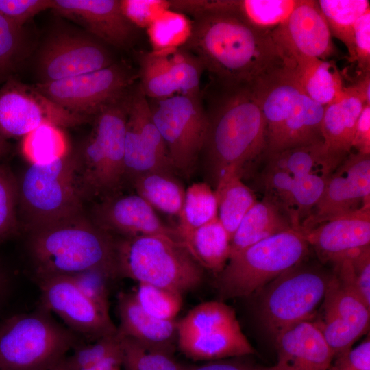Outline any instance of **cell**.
<instances>
[{
  "mask_svg": "<svg viewBox=\"0 0 370 370\" xmlns=\"http://www.w3.org/2000/svg\"><path fill=\"white\" fill-rule=\"evenodd\" d=\"M82 370H123L121 351L114 354L98 364Z\"/></svg>",
  "mask_w": 370,
  "mask_h": 370,
  "instance_id": "54",
  "label": "cell"
},
{
  "mask_svg": "<svg viewBox=\"0 0 370 370\" xmlns=\"http://www.w3.org/2000/svg\"><path fill=\"white\" fill-rule=\"evenodd\" d=\"M324 108L302 90L278 140L264 155L323 142L321 126Z\"/></svg>",
  "mask_w": 370,
  "mask_h": 370,
  "instance_id": "28",
  "label": "cell"
},
{
  "mask_svg": "<svg viewBox=\"0 0 370 370\" xmlns=\"http://www.w3.org/2000/svg\"><path fill=\"white\" fill-rule=\"evenodd\" d=\"M134 295L145 312L160 320H175L182 306L180 294L148 284L138 283Z\"/></svg>",
  "mask_w": 370,
  "mask_h": 370,
  "instance_id": "43",
  "label": "cell"
},
{
  "mask_svg": "<svg viewBox=\"0 0 370 370\" xmlns=\"http://www.w3.org/2000/svg\"><path fill=\"white\" fill-rule=\"evenodd\" d=\"M89 218L113 236L164 235L180 241L176 228L166 225L154 209L136 193H118L99 200L93 206Z\"/></svg>",
  "mask_w": 370,
  "mask_h": 370,
  "instance_id": "19",
  "label": "cell"
},
{
  "mask_svg": "<svg viewBox=\"0 0 370 370\" xmlns=\"http://www.w3.org/2000/svg\"><path fill=\"white\" fill-rule=\"evenodd\" d=\"M51 7L52 0H0V15L23 27L30 18Z\"/></svg>",
  "mask_w": 370,
  "mask_h": 370,
  "instance_id": "48",
  "label": "cell"
},
{
  "mask_svg": "<svg viewBox=\"0 0 370 370\" xmlns=\"http://www.w3.org/2000/svg\"><path fill=\"white\" fill-rule=\"evenodd\" d=\"M126 109L103 107L93 117L89 136L73 152V173L83 201L119 193L125 177Z\"/></svg>",
  "mask_w": 370,
  "mask_h": 370,
  "instance_id": "4",
  "label": "cell"
},
{
  "mask_svg": "<svg viewBox=\"0 0 370 370\" xmlns=\"http://www.w3.org/2000/svg\"><path fill=\"white\" fill-rule=\"evenodd\" d=\"M136 194L153 209L179 216L185 190L173 172L154 171L137 175L130 179Z\"/></svg>",
  "mask_w": 370,
  "mask_h": 370,
  "instance_id": "31",
  "label": "cell"
},
{
  "mask_svg": "<svg viewBox=\"0 0 370 370\" xmlns=\"http://www.w3.org/2000/svg\"><path fill=\"white\" fill-rule=\"evenodd\" d=\"M77 288L101 310L110 314L109 286L114 280L105 271L92 269L69 275Z\"/></svg>",
  "mask_w": 370,
  "mask_h": 370,
  "instance_id": "46",
  "label": "cell"
},
{
  "mask_svg": "<svg viewBox=\"0 0 370 370\" xmlns=\"http://www.w3.org/2000/svg\"><path fill=\"white\" fill-rule=\"evenodd\" d=\"M84 342L38 305L0 320V370H53Z\"/></svg>",
  "mask_w": 370,
  "mask_h": 370,
  "instance_id": "6",
  "label": "cell"
},
{
  "mask_svg": "<svg viewBox=\"0 0 370 370\" xmlns=\"http://www.w3.org/2000/svg\"><path fill=\"white\" fill-rule=\"evenodd\" d=\"M301 233L323 262L334 264L349 251L369 245L370 206L332 218Z\"/></svg>",
  "mask_w": 370,
  "mask_h": 370,
  "instance_id": "23",
  "label": "cell"
},
{
  "mask_svg": "<svg viewBox=\"0 0 370 370\" xmlns=\"http://www.w3.org/2000/svg\"><path fill=\"white\" fill-rule=\"evenodd\" d=\"M121 351L117 333L93 342H84L66 356L53 370H82L92 367Z\"/></svg>",
  "mask_w": 370,
  "mask_h": 370,
  "instance_id": "44",
  "label": "cell"
},
{
  "mask_svg": "<svg viewBox=\"0 0 370 370\" xmlns=\"http://www.w3.org/2000/svg\"><path fill=\"white\" fill-rule=\"evenodd\" d=\"M271 33L294 60L299 57L326 60L335 53L332 35L317 1L300 0L286 21Z\"/></svg>",
  "mask_w": 370,
  "mask_h": 370,
  "instance_id": "21",
  "label": "cell"
},
{
  "mask_svg": "<svg viewBox=\"0 0 370 370\" xmlns=\"http://www.w3.org/2000/svg\"><path fill=\"white\" fill-rule=\"evenodd\" d=\"M21 153L29 164L56 161L71 151L62 127L43 124L23 137Z\"/></svg>",
  "mask_w": 370,
  "mask_h": 370,
  "instance_id": "35",
  "label": "cell"
},
{
  "mask_svg": "<svg viewBox=\"0 0 370 370\" xmlns=\"http://www.w3.org/2000/svg\"><path fill=\"white\" fill-rule=\"evenodd\" d=\"M36 284L40 292L38 305L58 316L84 342H93L117 333V326L110 314L89 299L69 276L53 277Z\"/></svg>",
  "mask_w": 370,
  "mask_h": 370,
  "instance_id": "13",
  "label": "cell"
},
{
  "mask_svg": "<svg viewBox=\"0 0 370 370\" xmlns=\"http://www.w3.org/2000/svg\"><path fill=\"white\" fill-rule=\"evenodd\" d=\"M247 356L233 357L195 366H188L187 370H276L275 366H266L247 358Z\"/></svg>",
  "mask_w": 370,
  "mask_h": 370,
  "instance_id": "51",
  "label": "cell"
},
{
  "mask_svg": "<svg viewBox=\"0 0 370 370\" xmlns=\"http://www.w3.org/2000/svg\"><path fill=\"white\" fill-rule=\"evenodd\" d=\"M179 236L204 269L215 275L223 269L230 258L231 238L218 218Z\"/></svg>",
  "mask_w": 370,
  "mask_h": 370,
  "instance_id": "29",
  "label": "cell"
},
{
  "mask_svg": "<svg viewBox=\"0 0 370 370\" xmlns=\"http://www.w3.org/2000/svg\"><path fill=\"white\" fill-rule=\"evenodd\" d=\"M51 9L116 48H128L134 41L136 27L123 14L120 0H52Z\"/></svg>",
  "mask_w": 370,
  "mask_h": 370,
  "instance_id": "20",
  "label": "cell"
},
{
  "mask_svg": "<svg viewBox=\"0 0 370 370\" xmlns=\"http://www.w3.org/2000/svg\"><path fill=\"white\" fill-rule=\"evenodd\" d=\"M192 21L185 14L167 10L147 28L153 51L171 50L182 47L188 39Z\"/></svg>",
  "mask_w": 370,
  "mask_h": 370,
  "instance_id": "39",
  "label": "cell"
},
{
  "mask_svg": "<svg viewBox=\"0 0 370 370\" xmlns=\"http://www.w3.org/2000/svg\"><path fill=\"white\" fill-rule=\"evenodd\" d=\"M321 312L319 319L313 322L321 332L334 358L350 349L369 328L370 308L334 273L328 282Z\"/></svg>",
  "mask_w": 370,
  "mask_h": 370,
  "instance_id": "17",
  "label": "cell"
},
{
  "mask_svg": "<svg viewBox=\"0 0 370 370\" xmlns=\"http://www.w3.org/2000/svg\"><path fill=\"white\" fill-rule=\"evenodd\" d=\"M198 5L190 35L182 47L199 60L212 84L252 85L295 63L271 32L254 28L238 14L234 1H199Z\"/></svg>",
  "mask_w": 370,
  "mask_h": 370,
  "instance_id": "1",
  "label": "cell"
},
{
  "mask_svg": "<svg viewBox=\"0 0 370 370\" xmlns=\"http://www.w3.org/2000/svg\"><path fill=\"white\" fill-rule=\"evenodd\" d=\"M27 49L23 27L0 15V82L13 77L25 57Z\"/></svg>",
  "mask_w": 370,
  "mask_h": 370,
  "instance_id": "41",
  "label": "cell"
},
{
  "mask_svg": "<svg viewBox=\"0 0 370 370\" xmlns=\"http://www.w3.org/2000/svg\"><path fill=\"white\" fill-rule=\"evenodd\" d=\"M118 336L123 370H187L188 366L176 361L172 355L149 349L134 339Z\"/></svg>",
  "mask_w": 370,
  "mask_h": 370,
  "instance_id": "40",
  "label": "cell"
},
{
  "mask_svg": "<svg viewBox=\"0 0 370 370\" xmlns=\"http://www.w3.org/2000/svg\"><path fill=\"white\" fill-rule=\"evenodd\" d=\"M163 51L166 53L177 93L201 95L199 82L204 68L199 60L182 47Z\"/></svg>",
  "mask_w": 370,
  "mask_h": 370,
  "instance_id": "42",
  "label": "cell"
},
{
  "mask_svg": "<svg viewBox=\"0 0 370 370\" xmlns=\"http://www.w3.org/2000/svg\"><path fill=\"white\" fill-rule=\"evenodd\" d=\"M10 150V145L7 140L0 136V161Z\"/></svg>",
  "mask_w": 370,
  "mask_h": 370,
  "instance_id": "56",
  "label": "cell"
},
{
  "mask_svg": "<svg viewBox=\"0 0 370 370\" xmlns=\"http://www.w3.org/2000/svg\"><path fill=\"white\" fill-rule=\"evenodd\" d=\"M17 177L5 164L0 163V243L18 233Z\"/></svg>",
  "mask_w": 370,
  "mask_h": 370,
  "instance_id": "45",
  "label": "cell"
},
{
  "mask_svg": "<svg viewBox=\"0 0 370 370\" xmlns=\"http://www.w3.org/2000/svg\"><path fill=\"white\" fill-rule=\"evenodd\" d=\"M218 204V219L230 238L243 217L257 201L252 190L236 174L223 177L214 189Z\"/></svg>",
  "mask_w": 370,
  "mask_h": 370,
  "instance_id": "33",
  "label": "cell"
},
{
  "mask_svg": "<svg viewBox=\"0 0 370 370\" xmlns=\"http://www.w3.org/2000/svg\"><path fill=\"white\" fill-rule=\"evenodd\" d=\"M218 218L216 193L206 182H195L185 190L179 214L178 234L198 228Z\"/></svg>",
  "mask_w": 370,
  "mask_h": 370,
  "instance_id": "36",
  "label": "cell"
},
{
  "mask_svg": "<svg viewBox=\"0 0 370 370\" xmlns=\"http://www.w3.org/2000/svg\"><path fill=\"white\" fill-rule=\"evenodd\" d=\"M352 147L358 153L370 154V105H365L358 119Z\"/></svg>",
  "mask_w": 370,
  "mask_h": 370,
  "instance_id": "52",
  "label": "cell"
},
{
  "mask_svg": "<svg viewBox=\"0 0 370 370\" xmlns=\"http://www.w3.org/2000/svg\"><path fill=\"white\" fill-rule=\"evenodd\" d=\"M276 370H328L333 353L312 321L295 324L275 337Z\"/></svg>",
  "mask_w": 370,
  "mask_h": 370,
  "instance_id": "24",
  "label": "cell"
},
{
  "mask_svg": "<svg viewBox=\"0 0 370 370\" xmlns=\"http://www.w3.org/2000/svg\"><path fill=\"white\" fill-rule=\"evenodd\" d=\"M262 158L296 177L313 175L328 177L336 169L325 153L323 142L266 154Z\"/></svg>",
  "mask_w": 370,
  "mask_h": 370,
  "instance_id": "32",
  "label": "cell"
},
{
  "mask_svg": "<svg viewBox=\"0 0 370 370\" xmlns=\"http://www.w3.org/2000/svg\"><path fill=\"white\" fill-rule=\"evenodd\" d=\"M292 229L288 217L280 208L265 198L257 201L231 238L230 258L260 241Z\"/></svg>",
  "mask_w": 370,
  "mask_h": 370,
  "instance_id": "27",
  "label": "cell"
},
{
  "mask_svg": "<svg viewBox=\"0 0 370 370\" xmlns=\"http://www.w3.org/2000/svg\"><path fill=\"white\" fill-rule=\"evenodd\" d=\"M331 275L301 262L264 286L258 313L267 331L275 338L295 324L312 321L323 300Z\"/></svg>",
  "mask_w": 370,
  "mask_h": 370,
  "instance_id": "9",
  "label": "cell"
},
{
  "mask_svg": "<svg viewBox=\"0 0 370 370\" xmlns=\"http://www.w3.org/2000/svg\"><path fill=\"white\" fill-rule=\"evenodd\" d=\"M367 105H370V73L360 76V79L352 85Z\"/></svg>",
  "mask_w": 370,
  "mask_h": 370,
  "instance_id": "55",
  "label": "cell"
},
{
  "mask_svg": "<svg viewBox=\"0 0 370 370\" xmlns=\"http://www.w3.org/2000/svg\"><path fill=\"white\" fill-rule=\"evenodd\" d=\"M177 347L187 358L207 362L255 353L232 307L198 316L188 333L177 336Z\"/></svg>",
  "mask_w": 370,
  "mask_h": 370,
  "instance_id": "14",
  "label": "cell"
},
{
  "mask_svg": "<svg viewBox=\"0 0 370 370\" xmlns=\"http://www.w3.org/2000/svg\"><path fill=\"white\" fill-rule=\"evenodd\" d=\"M125 16L136 27L147 28L160 14L170 10L165 0H120Z\"/></svg>",
  "mask_w": 370,
  "mask_h": 370,
  "instance_id": "47",
  "label": "cell"
},
{
  "mask_svg": "<svg viewBox=\"0 0 370 370\" xmlns=\"http://www.w3.org/2000/svg\"><path fill=\"white\" fill-rule=\"evenodd\" d=\"M116 310L119 335L134 339L149 349L173 355L177 338L176 320H160L148 314L136 301L134 293H119Z\"/></svg>",
  "mask_w": 370,
  "mask_h": 370,
  "instance_id": "25",
  "label": "cell"
},
{
  "mask_svg": "<svg viewBox=\"0 0 370 370\" xmlns=\"http://www.w3.org/2000/svg\"><path fill=\"white\" fill-rule=\"evenodd\" d=\"M360 76L370 73V11L363 14L354 28V55Z\"/></svg>",
  "mask_w": 370,
  "mask_h": 370,
  "instance_id": "49",
  "label": "cell"
},
{
  "mask_svg": "<svg viewBox=\"0 0 370 370\" xmlns=\"http://www.w3.org/2000/svg\"><path fill=\"white\" fill-rule=\"evenodd\" d=\"M147 101L174 171L190 177L200 158L208 125L201 95L176 94Z\"/></svg>",
  "mask_w": 370,
  "mask_h": 370,
  "instance_id": "10",
  "label": "cell"
},
{
  "mask_svg": "<svg viewBox=\"0 0 370 370\" xmlns=\"http://www.w3.org/2000/svg\"><path fill=\"white\" fill-rule=\"evenodd\" d=\"M91 121L56 104L34 86L13 77L0 88V136L23 137L43 124L73 127Z\"/></svg>",
  "mask_w": 370,
  "mask_h": 370,
  "instance_id": "12",
  "label": "cell"
},
{
  "mask_svg": "<svg viewBox=\"0 0 370 370\" xmlns=\"http://www.w3.org/2000/svg\"><path fill=\"white\" fill-rule=\"evenodd\" d=\"M114 62L108 49L92 36L62 30L45 40L37 62L40 82L72 77Z\"/></svg>",
  "mask_w": 370,
  "mask_h": 370,
  "instance_id": "15",
  "label": "cell"
},
{
  "mask_svg": "<svg viewBox=\"0 0 370 370\" xmlns=\"http://www.w3.org/2000/svg\"><path fill=\"white\" fill-rule=\"evenodd\" d=\"M215 86L218 91L211 94L206 110L208 125L200 156L206 182L213 189L227 175L242 178L267 147L265 122L251 85Z\"/></svg>",
  "mask_w": 370,
  "mask_h": 370,
  "instance_id": "2",
  "label": "cell"
},
{
  "mask_svg": "<svg viewBox=\"0 0 370 370\" xmlns=\"http://www.w3.org/2000/svg\"><path fill=\"white\" fill-rule=\"evenodd\" d=\"M251 88L265 122L266 153L278 140L303 90L295 64L270 72L253 84Z\"/></svg>",
  "mask_w": 370,
  "mask_h": 370,
  "instance_id": "22",
  "label": "cell"
},
{
  "mask_svg": "<svg viewBox=\"0 0 370 370\" xmlns=\"http://www.w3.org/2000/svg\"><path fill=\"white\" fill-rule=\"evenodd\" d=\"M139 86L147 98L164 99L177 93L165 51L138 54Z\"/></svg>",
  "mask_w": 370,
  "mask_h": 370,
  "instance_id": "37",
  "label": "cell"
},
{
  "mask_svg": "<svg viewBox=\"0 0 370 370\" xmlns=\"http://www.w3.org/2000/svg\"><path fill=\"white\" fill-rule=\"evenodd\" d=\"M120 278L166 288L182 295L198 288L204 269L179 240L164 235L120 237L116 241Z\"/></svg>",
  "mask_w": 370,
  "mask_h": 370,
  "instance_id": "5",
  "label": "cell"
},
{
  "mask_svg": "<svg viewBox=\"0 0 370 370\" xmlns=\"http://www.w3.org/2000/svg\"><path fill=\"white\" fill-rule=\"evenodd\" d=\"M331 35L341 40L349 54L354 55V28L356 21L370 11L367 0H319L317 1Z\"/></svg>",
  "mask_w": 370,
  "mask_h": 370,
  "instance_id": "34",
  "label": "cell"
},
{
  "mask_svg": "<svg viewBox=\"0 0 370 370\" xmlns=\"http://www.w3.org/2000/svg\"><path fill=\"white\" fill-rule=\"evenodd\" d=\"M125 177L154 171H175L165 143L139 84L130 90L125 138Z\"/></svg>",
  "mask_w": 370,
  "mask_h": 370,
  "instance_id": "18",
  "label": "cell"
},
{
  "mask_svg": "<svg viewBox=\"0 0 370 370\" xmlns=\"http://www.w3.org/2000/svg\"><path fill=\"white\" fill-rule=\"evenodd\" d=\"M13 288V278L0 261V316L5 307Z\"/></svg>",
  "mask_w": 370,
  "mask_h": 370,
  "instance_id": "53",
  "label": "cell"
},
{
  "mask_svg": "<svg viewBox=\"0 0 370 370\" xmlns=\"http://www.w3.org/2000/svg\"><path fill=\"white\" fill-rule=\"evenodd\" d=\"M300 0L234 1L238 14L250 25L272 32L286 21Z\"/></svg>",
  "mask_w": 370,
  "mask_h": 370,
  "instance_id": "38",
  "label": "cell"
},
{
  "mask_svg": "<svg viewBox=\"0 0 370 370\" xmlns=\"http://www.w3.org/2000/svg\"><path fill=\"white\" fill-rule=\"evenodd\" d=\"M344 92L341 99L325 106L321 126L325 153L336 168L351 153L356 125L366 105L352 85Z\"/></svg>",
  "mask_w": 370,
  "mask_h": 370,
  "instance_id": "26",
  "label": "cell"
},
{
  "mask_svg": "<svg viewBox=\"0 0 370 370\" xmlns=\"http://www.w3.org/2000/svg\"><path fill=\"white\" fill-rule=\"evenodd\" d=\"M328 370H370V340L337 356Z\"/></svg>",
  "mask_w": 370,
  "mask_h": 370,
  "instance_id": "50",
  "label": "cell"
},
{
  "mask_svg": "<svg viewBox=\"0 0 370 370\" xmlns=\"http://www.w3.org/2000/svg\"><path fill=\"white\" fill-rule=\"evenodd\" d=\"M17 185L18 216L27 232L84 213L72 151L51 163L29 164Z\"/></svg>",
  "mask_w": 370,
  "mask_h": 370,
  "instance_id": "8",
  "label": "cell"
},
{
  "mask_svg": "<svg viewBox=\"0 0 370 370\" xmlns=\"http://www.w3.org/2000/svg\"><path fill=\"white\" fill-rule=\"evenodd\" d=\"M138 78L123 62L49 82H39L36 88L66 110L92 120L101 106L127 91Z\"/></svg>",
  "mask_w": 370,
  "mask_h": 370,
  "instance_id": "11",
  "label": "cell"
},
{
  "mask_svg": "<svg viewBox=\"0 0 370 370\" xmlns=\"http://www.w3.org/2000/svg\"><path fill=\"white\" fill-rule=\"evenodd\" d=\"M27 232V250L34 282L97 269L120 278L116 238L97 226L84 213Z\"/></svg>",
  "mask_w": 370,
  "mask_h": 370,
  "instance_id": "3",
  "label": "cell"
},
{
  "mask_svg": "<svg viewBox=\"0 0 370 370\" xmlns=\"http://www.w3.org/2000/svg\"><path fill=\"white\" fill-rule=\"evenodd\" d=\"M295 62L302 89L313 101L325 107L343 97L345 86L334 63L308 57L297 58Z\"/></svg>",
  "mask_w": 370,
  "mask_h": 370,
  "instance_id": "30",
  "label": "cell"
},
{
  "mask_svg": "<svg viewBox=\"0 0 370 370\" xmlns=\"http://www.w3.org/2000/svg\"><path fill=\"white\" fill-rule=\"evenodd\" d=\"M366 206H370V154L351 152L328 177L301 232Z\"/></svg>",
  "mask_w": 370,
  "mask_h": 370,
  "instance_id": "16",
  "label": "cell"
},
{
  "mask_svg": "<svg viewBox=\"0 0 370 370\" xmlns=\"http://www.w3.org/2000/svg\"><path fill=\"white\" fill-rule=\"evenodd\" d=\"M304 234L293 229L260 241L231 256L217 275L220 301L247 297L302 262L308 251Z\"/></svg>",
  "mask_w": 370,
  "mask_h": 370,
  "instance_id": "7",
  "label": "cell"
}]
</instances>
